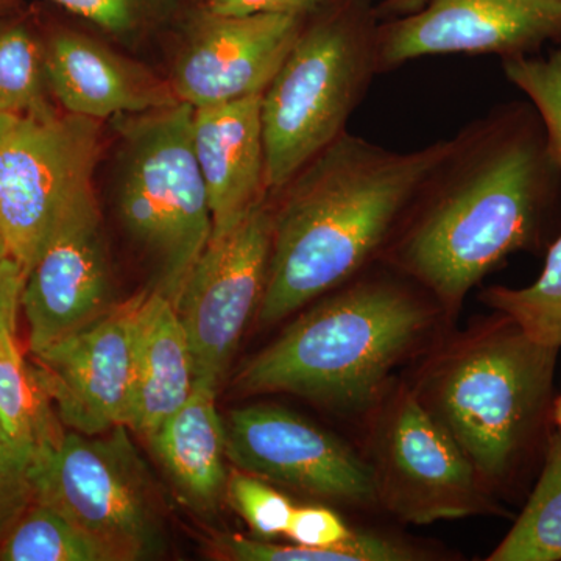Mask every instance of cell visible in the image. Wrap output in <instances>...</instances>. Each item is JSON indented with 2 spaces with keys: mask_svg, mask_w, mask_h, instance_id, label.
<instances>
[{
  "mask_svg": "<svg viewBox=\"0 0 561 561\" xmlns=\"http://www.w3.org/2000/svg\"><path fill=\"white\" fill-rule=\"evenodd\" d=\"M561 160L535 108L513 103L451 139L387 247L389 261L459 305L505 257L541 245Z\"/></svg>",
  "mask_w": 561,
  "mask_h": 561,
  "instance_id": "obj_1",
  "label": "cell"
},
{
  "mask_svg": "<svg viewBox=\"0 0 561 561\" xmlns=\"http://www.w3.org/2000/svg\"><path fill=\"white\" fill-rule=\"evenodd\" d=\"M451 147L393 151L345 131L272 192V253L256 317L273 324L345 286L387 250L421 184Z\"/></svg>",
  "mask_w": 561,
  "mask_h": 561,
  "instance_id": "obj_2",
  "label": "cell"
},
{
  "mask_svg": "<svg viewBox=\"0 0 561 561\" xmlns=\"http://www.w3.org/2000/svg\"><path fill=\"white\" fill-rule=\"evenodd\" d=\"M346 284L243 365L236 390L283 391L346 411L375 400L391 368L426 330L430 311L393 280Z\"/></svg>",
  "mask_w": 561,
  "mask_h": 561,
  "instance_id": "obj_3",
  "label": "cell"
},
{
  "mask_svg": "<svg viewBox=\"0 0 561 561\" xmlns=\"http://www.w3.org/2000/svg\"><path fill=\"white\" fill-rule=\"evenodd\" d=\"M379 24L371 0H330L305 18L261 98L271 194L346 131L379 73Z\"/></svg>",
  "mask_w": 561,
  "mask_h": 561,
  "instance_id": "obj_4",
  "label": "cell"
},
{
  "mask_svg": "<svg viewBox=\"0 0 561 561\" xmlns=\"http://www.w3.org/2000/svg\"><path fill=\"white\" fill-rule=\"evenodd\" d=\"M501 319L446 354L420 398L485 481L511 476L541 437L559 354Z\"/></svg>",
  "mask_w": 561,
  "mask_h": 561,
  "instance_id": "obj_5",
  "label": "cell"
},
{
  "mask_svg": "<svg viewBox=\"0 0 561 561\" xmlns=\"http://www.w3.org/2000/svg\"><path fill=\"white\" fill-rule=\"evenodd\" d=\"M187 103L119 117L114 190L125 231L153 262L154 290L175 305L213 236Z\"/></svg>",
  "mask_w": 561,
  "mask_h": 561,
  "instance_id": "obj_6",
  "label": "cell"
},
{
  "mask_svg": "<svg viewBox=\"0 0 561 561\" xmlns=\"http://www.w3.org/2000/svg\"><path fill=\"white\" fill-rule=\"evenodd\" d=\"M127 426L106 437L62 432L36 453V501L57 508L108 561L158 559L168 548L164 501Z\"/></svg>",
  "mask_w": 561,
  "mask_h": 561,
  "instance_id": "obj_7",
  "label": "cell"
},
{
  "mask_svg": "<svg viewBox=\"0 0 561 561\" xmlns=\"http://www.w3.org/2000/svg\"><path fill=\"white\" fill-rule=\"evenodd\" d=\"M101 121L54 111L7 117L0 135V230L25 273L73 210L98 201Z\"/></svg>",
  "mask_w": 561,
  "mask_h": 561,
  "instance_id": "obj_8",
  "label": "cell"
},
{
  "mask_svg": "<svg viewBox=\"0 0 561 561\" xmlns=\"http://www.w3.org/2000/svg\"><path fill=\"white\" fill-rule=\"evenodd\" d=\"M271 195L210 238L176 302L194 357V383L219 389L251 317L260 311L272 253Z\"/></svg>",
  "mask_w": 561,
  "mask_h": 561,
  "instance_id": "obj_9",
  "label": "cell"
},
{
  "mask_svg": "<svg viewBox=\"0 0 561 561\" xmlns=\"http://www.w3.org/2000/svg\"><path fill=\"white\" fill-rule=\"evenodd\" d=\"M375 476L378 496L405 522L463 518L486 505L485 479L413 393L383 423Z\"/></svg>",
  "mask_w": 561,
  "mask_h": 561,
  "instance_id": "obj_10",
  "label": "cell"
},
{
  "mask_svg": "<svg viewBox=\"0 0 561 561\" xmlns=\"http://www.w3.org/2000/svg\"><path fill=\"white\" fill-rule=\"evenodd\" d=\"M227 459L238 470L301 493L346 504L378 497L375 470L345 443L275 405H250L228 413Z\"/></svg>",
  "mask_w": 561,
  "mask_h": 561,
  "instance_id": "obj_11",
  "label": "cell"
},
{
  "mask_svg": "<svg viewBox=\"0 0 561 561\" xmlns=\"http://www.w3.org/2000/svg\"><path fill=\"white\" fill-rule=\"evenodd\" d=\"M140 295L32 354L41 390L62 426L83 435L127 426L133 405V317Z\"/></svg>",
  "mask_w": 561,
  "mask_h": 561,
  "instance_id": "obj_12",
  "label": "cell"
},
{
  "mask_svg": "<svg viewBox=\"0 0 561 561\" xmlns=\"http://www.w3.org/2000/svg\"><path fill=\"white\" fill-rule=\"evenodd\" d=\"M302 24L291 14H219L197 3L169 77L176 99L202 108L262 95Z\"/></svg>",
  "mask_w": 561,
  "mask_h": 561,
  "instance_id": "obj_13",
  "label": "cell"
},
{
  "mask_svg": "<svg viewBox=\"0 0 561 561\" xmlns=\"http://www.w3.org/2000/svg\"><path fill=\"white\" fill-rule=\"evenodd\" d=\"M548 41L561 43V0H430L381 21L379 73L431 55L523 57Z\"/></svg>",
  "mask_w": 561,
  "mask_h": 561,
  "instance_id": "obj_14",
  "label": "cell"
},
{
  "mask_svg": "<svg viewBox=\"0 0 561 561\" xmlns=\"http://www.w3.org/2000/svg\"><path fill=\"white\" fill-rule=\"evenodd\" d=\"M113 280L99 201L58 225L25 276L21 308L28 348L39 353L113 308Z\"/></svg>",
  "mask_w": 561,
  "mask_h": 561,
  "instance_id": "obj_15",
  "label": "cell"
},
{
  "mask_svg": "<svg viewBox=\"0 0 561 561\" xmlns=\"http://www.w3.org/2000/svg\"><path fill=\"white\" fill-rule=\"evenodd\" d=\"M46 73L50 94L62 111L94 121L180 103L169 79L88 33L55 32L46 43Z\"/></svg>",
  "mask_w": 561,
  "mask_h": 561,
  "instance_id": "obj_16",
  "label": "cell"
},
{
  "mask_svg": "<svg viewBox=\"0 0 561 561\" xmlns=\"http://www.w3.org/2000/svg\"><path fill=\"white\" fill-rule=\"evenodd\" d=\"M261 98L202 106L192 114V144L213 216L210 238L230 231L271 195Z\"/></svg>",
  "mask_w": 561,
  "mask_h": 561,
  "instance_id": "obj_17",
  "label": "cell"
},
{
  "mask_svg": "<svg viewBox=\"0 0 561 561\" xmlns=\"http://www.w3.org/2000/svg\"><path fill=\"white\" fill-rule=\"evenodd\" d=\"M133 405L128 430L150 437L194 390V357L175 305L140 294L133 317Z\"/></svg>",
  "mask_w": 561,
  "mask_h": 561,
  "instance_id": "obj_18",
  "label": "cell"
},
{
  "mask_svg": "<svg viewBox=\"0 0 561 561\" xmlns=\"http://www.w3.org/2000/svg\"><path fill=\"white\" fill-rule=\"evenodd\" d=\"M216 394L194 383L187 401L147 437L181 500L206 515L219 507L228 481L227 438Z\"/></svg>",
  "mask_w": 561,
  "mask_h": 561,
  "instance_id": "obj_19",
  "label": "cell"
},
{
  "mask_svg": "<svg viewBox=\"0 0 561 561\" xmlns=\"http://www.w3.org/2000/svg\"><path fill=\"white\" fill-rule=\"evenodd\" d=\"M490 561L561 560V434H551L529 501Z\"/></svg>",
  "mask_w": 561,
  "mask_h": 561,
  "instance_id": "obj_20",
  "label": "cell"
},
{
  "mask_svg": "<svg viewBox=\"0 0 561 561\" xmlns=\"http://www.w3.org/2000/svg\"><path fill=\"white\" fill-rule=\"evenodd\" d=\"M0 423L14 440L36 449L62 434L49 398L22 357L16 330L0 332Z\"/></svg>",
  "mask_w": 561,
  "mask_h": 561,
  "instance_id": "obj_21",
  "label": "cell"
},
{
  "mask_svg": "<svg viewBox=\"0 0 561 561\" xmlns=\"http://www.w3.org/2000/svg\"><path fill=\"white\" fill-rule=\"evenodd\" d=\"M47 91L46 43L24 21L0 18V116L54 113Z\"/></svg>",
  "mask_w": 561,
  "mask_h": 561,
  "instance_id": "obj_22",
  "label": "cell"
},
{
  "mask_svg": "<svg viewBox=\"0 0 561 561\" xmlns=\"http://www.w3.org/2000/svg\"><path fill=\"white\" fill-rule=\"evenodd\" d=\"M0 561H108L62 513L36 501L0 541Z\"/></svg>",
  "mask_w": 561,
  "mask_h": 561,
  "instance_id": "obj_23",
  "label": "cell"
},
{
  "mask_svg": "<svg viewBox=\"0 0 561 561\" xmlns=\"http://www.w3.org/2000/svg\"><path fill=\"white\" fill-rule=\"evenodd\" d=\"M483 301L540 345L561 348V236L549 247L540 278L524 289L491 287Z\"/></svg>",
  "mask_w": 561,
  "mask_h": 561,
  "instance_id": "obj_24",
  "label": "cell"
},
{
  "mask_svg": "<svg viewBox=\"0 0 561 561\" xmlns=\"http://www.w3.org/2000/svg\"><path fill=\"white\" fill-rule=\"evenodd\" d=\"M214 553L234 561H398L413 557L409 549L393 541L365 534H354L345 545L324 549L253 541L241 535H230L214 541Z\"/></svg>",
  "mask_w": 561,
  "mask_h": 561,
  "instance_id": "obj_25",
  "label": "cell"
},
{
  "mask_svg": "<svg viewBox=\"0 0 561 561\" xmlns=\"http://www.w3.org/2000/svg\"><path fill=\"white\" fill-rule=\"evenodd\" d=\"M122 43L150 35L171 22L183 0H49ZM187 2V0H186Z\"/></svg>",
  "mask_w": 561,
  "mask_h": 561,
  "instance_id": "obj_26",
  "label": "cell"
},
{
  "mask_svg": "<svg viewBox=\"0 0 561 561\" xmlns=\"http://www.w3.org/2000/svg\"><path fill=\"white\" fill-rule=\"evenodd\" d=\"M507 79L529 98L561 160V43L549 58H504Z\"/></svg>",
  "mask_w": 561,
  "mask_h": 561,
  "instance_id": "obj_27",
  "label": "cell"
},
{
  "mask_svg": "<svg viewBox=\"0 0 561 561\" xmlns=\"http://www.w3.org/2000/svg\"><path fill=\"white\" fill-rule=\"evenodd\" d=\"M225 496L254 534L265 540L286 534L294 504L264 479L241 470L232 471L228 476Z\"/></svg>",
  "mask_w": 561,
  "mask_h": 561,
  "instance_id": "obj_28",
  "label": "cell"
},
{
  "mask_svg": "<svg viewBox=\"0 0 561 561\" xmlns=\"http://www.w3.org/2000/svg\"><path fill=\"white\" fill-rule=\"evenodd\" d=\"M36 453L14 440L0 423V541L36 502Z\"/></svg>",
  "mask_w": 561,
  "mask_h": 561,
  "instance_id": "obj_29",
  "label": "cell"
},
{
  "mask_svg": "<svg viewBox=\"0 0 561 561\" xmlns=\"http://www.w3.org/2000/svg\"><path fill=\"white\" fill-rule=\"evenodd\" d=\"M294 545L306 548H337L353 538V531L345 526L341 516L330 508L301 507L291 513L286 534Z\"/></svg>",
  "mask_w": 561,
  "mask_h": 561,
  "instance_id": "obj_30",
  "label": "cell"
},
{
  "mask_svg": "<svg viewBox=\"0 0 561 561\" xmlns=\"http://www.w3.org/2000/svg\"><path fill=\"white\" fill-rule=\"evenodd\" d=\"M330 0H205L203 9L219 14L278 13L306 18Z\"/></svg>",
  "mask_w": 561,
  "mask_h": 561,
  "instance_id": "obj_31",
  "label": "cell"
},
{
  "mask_svg": "<svg viewBox=\"0 0 561 561\" xmlns=\"http://www.w3.org/2000/svg\"><path fill=\"white\" fill-rule=\"evenodd\" d=\"M25 276L27 273L14 257L9 256L0 264V332L16 330Z\"/></svg>",
  "mask_w": 561,
  "mask_h": 561,
  "instance_id": "obj_32",
  "label": "cell"
},
{
  "mask_svg": "<svg viewBox=\"0 0 561 561\" xmlns=\"http://www.w3.org/2000/svg\"><path fill=\"white\" fill-rule=\"evenodd\" d=\"M430 0H383L376 7L379 20H393V18L408 16L423 9Z\"/></svg>",
  "mask_w": 561,
  "mask_h": 561,
  "instance_id": "obj_33",
  "label": "cell"
},
{
  "mask_svg": "<svg viewBox=\"0 0 561 561\" xmlns=\"http://www.w3.org/2000/svg\"><path fill=\"white\" fill-rule=\"evenodd\" d=\"M9 256H11L9 242H7L5 236H3L2 230H0V264Z\"/></svg>",
  "mask_w": 561,
  "mask_h": 561,
  "instance_id": "obj_34",
  "label": "cell"
},
{
  "mask_svg": "<svg viewBox=\"0 0 561 561\" xmlns=\"http://www.w3.org/2000/svg\"><path fill=\"white\" fill-rule=\"evenodd\" d=\"M14 5H16V0H0V18L11 14Z\"/></svg>",
  "mask_w": 561,
  "mask_h": 561,
  "instance_id": "obj_35",
  "label": "cell"
},
{
  "mask_svg": "<svg viewBox=\"0 0 561 561\" xmlns=\"http://www.w3.org/2000/svg\"><path fill=\"white\" fill-rule=\"evenodd\" d=\"M552 413L553 420H556V423L559 424L561 431V397L559 398V400H556V402H553Z\"/></svg>",
  "mask_w": 561,
  "mask_h": 561,
  "instance_id": "obj_36",
  "label": "cell"
},
{
  "mask_svg": "<svg viewBox=\"0 0 561 561\" xmlns=\"http://www.w3.org/2000/svg\"><path fill=\"white\" fill-rule=\"evenodd\" d=\"M7 117L9 116H0V135H2L3 125H5Z\"/></svg>",
  "mask_w": 561,
  "mask_h": 561,
  "instance_id": "obj_37",
  "label": "cell"
},
{
  "mask_svg": "<svg viewBox=\"0 0 561 561\" xmlns=\"http://www.w3.org/2000/svg\"><path fill=\"white\" fill-rule=\"evenodd\" d=\"M187 2L195 3V5H197V3L205 2V0H187Z\"/></svg>",
  "mask_w": 561,
  "mask_h": 561,
  "instance_id": "obj_38",
  "label": "cell"
}]
</instances>
